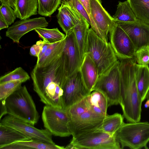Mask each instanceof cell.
Listing matches in <instances>:
<instances>
[{
	"mask_svg": "<svg viewBox=\"0 0 149 149\" xmlns=\"http://www.w3.org/2000/svg\"><path fill=\"white\" fill-rule=\"evenodd\" d=\"M121 84L119 104L123 116L129 123L140 121L143 102L135 80L134 58L119 60Z\"/></svg>",
	"mask_w": 149,
	"mask_h": 149,
	"instance_id": "cell-1",
	"label": "cell"
},
{
	"mask_svg": "<svg viewBox=\"0 0 149 149\" xmlns=\"http://www.w3.org/2000/svg\"><path fill=\"white\" fill-rule=\"evenodd\" d=\"M5 103L8 115L34 125L38 122L39 113L25 85L8 97Z\"/></svg>",
	"mask_w": 149,
	"mask_h": 149,
	"instance_id": "cell-2",
	"label": "cell"
},
{
	"mask_svg": "<svg viewBox=\"0 0 149 149\" xmlns=\"http://www.w3.org/2000/svg\"><path fill=\"white\" fill-rule=\"evenodd\" d=\"M86 53L97 65L99 76L118 60L110 43H106L91 27L88 31Z\"/></svg>",
	"mask_w": 149,
	"mask_h": 149,
	"instance_id": "cell-3",
	"label": "cell"
},
{
	"mask_svg": "<svg viewBox=\"0 0 149 149\" xmlns=\"http://www.w3.org/2000/svg\"><path fill=\"white\" fill-rule=\"evenodd\" d=\"M121 148L128 147L133 149H148L149 123L147 122L125 123L115 134Z\"/></svg>",
	"mask_w": 149,
	"mask_h": 149,
	"instance_id": "cell-4",
	"label": "cell"
},
{
	"mask_svg": "<svg viewBox=\"0 0 149 149\" xmlns=\"http://www.w3.org/2000/svg\"><path fill=\"white\" fill-rule=\"evenodd\" d=\"M120 84V72L118 60L99 76L92 91H97L101 93L107 99L108 107L116 105L119 102Z\"/></svg>",
	"mask_w": 149,
	"mask_h": 149,
	"instance_id": "cell-5",
	"label": "cell"
},
{
	"mask_svg": "<svg viewBox=\"0 0 149 149\" xmlns=\"http://www.w3.org/2000/svg\"><path fill=\"white\" fill-rule=\"evenodd\" d=\"M115 134L95 130L72 138L65 149H120Z\"/></svg>",
	"mask_w": 149,
	"mask_h": 149,
	"instance_id": "cell-6",
	"label": "cell"
},
{
	"mask_svg": "<svg viewBox=\"0 0 149 149\" xmlns=\"http://www.w3.org/2000/svg\"><path fill=\"white\" fill-rule=\"evenodd\" d=\"M42 118L45 129L52 135L64 137L71 135L68 128L70 118L67 109L45 105Z\"/></svg>",
	"mask_w": 149,
	"mask_h": 149,
	"instance_id": "cell-7",
	"label": "cell"
},
{
	"mask_svg": "<svg viewBox=\"0 0 149 149\" xmlns=\"http://www.w3.org/2000/svg\"><path fill=\"white\" fill-rule=\"evenodd\" d=\"M61 56L58 59L43 67L35 66L31 73L34 91L40 97L50 82L54 81L61 88L63 78L61 70Z\"/></svg>",
	"mask_w": 149,
	"mask_h": 149,
	"instance_id": "cell-8",
	"label": "cell"
},
{
	"mask_svg": "<svg viewBox=\"0 0 149 149\" xmlns=\"http://www.w3.org/2000/svg\"><path fill=\"white\" fill-rule=\"evenodd\" d=\"M65 38V44L61 56V69L64 79L79 70L81 65L73 29L66 34Z\"/></svg>",
	"mask_w": 149,
	"mask_h": 149,
	"instance_id": "cell-9",
	"label": "cell"
},
{
	"mask_svg": "<svg viewBox=\"0 0 149 149\" xmlns=\"http://www.w3.org/2000/svg\"><path fill=\"white\" fill-rule=\"evenodd\" d=\"M62 88L63 91V108L65 109L91 93L84 83L80 70L66 78L62 84Z\"/></svg>",
	"mask_w": 149,
	"mask_h": 149,
	"instance_id": "cell-10",
	"label": "cell"
},
{
	"mask_svg": "<svg viewBox=\"0 0 149 149\" xmlns=\"http://www.w3.org/2000/svg\"><path fill=\"white\" fill-rule=\"evenodd\" d=\"M109 42L118 59L134 58L136 50L130 38L116 22L109 31Z\"/></svg>",
	"mask_w": 149,
	"mask_h": 149,
	"instance_id": "cell-11",
	"label": "cell"
},
{
	"mask_svg": "<svg viewBox=\"0 0 149 149\" xmlns=\"http://www.w3.org/2000/svg\"><path fill=\"white\" fill-rule=\"evenodd\" d=\"M0 124L13 128L31 139L55 144L52 134L48 130L40 129L34 125L8 115L0 120Z\"/></svg>",
	"mask_w": 149,
	"mask_h": 149,
	"instance_id": "cell-12",
	"label": "cell"
},
{
	"mask_svg": "<svg viewBox=\"0 0 149 149\" xmlns=\"http://www.w3.org/2000/svg\"><path fill=\"white\" fill-rule=\"evenodd\" d=\"M105 116L89 110L79 116L71 119L68 128L72 138L96 130Z\"/></svg>",
	"mask_w": 149,
	"mask_h": 149,
	"instance_id": "cell-13",
	"label": "cell"
},
{
	"mask_svg": "<svg viewBox=\"0 0 149 149\" xmlns=\"http://www.w3.org/2000/svg\"><path fill=\"white\" fill-rule=\"evenodd\" d=\"M116 22L129 36L136 51L149 46V24L138 18L132 22Z\"/></svg>",
	"mask_w": 149,
	"mask_h": 149,
	"instance_id": "cell-14",
	"label": "cell"
},
{
	"mask_svg": "<svg viewBox=\"0 0 149 149\" xmlns=\"http://www.w3.org/2000/svg\"><path fill=\"white\" fill-rule=\"evenodd\" d=\"M48 24L44 17L20 19L8 28L6 35L14 42L18 44L21 38L26 33L37 28H45Z\"/></svg>",
	"mask_w": 149,
	"mask_h": 149,
	"instance_id": "cell-15",
	"label": "cell"
},
{
	"mask_svg": "<svg viewBox=\"0 0 149 149\" xmlns=\"http://www.w3.org/2000/svg\"><path fill=\"white\" fill-rule=\"evenodd\" d=\"M90 3L91 18L108 43L110 29L116 21L103 7L101 0H90Z\"/></svg>",
	"mask_w": 149,
	"mask_h": 149,
	"instance_id": "cell-16",
	"label": "cell"
},
{
	"mask_svg": "<svg viewBox=\"0 0 149 149\" xmlns=\"http://www.w3.org/2000/svg\"><path fill=\"white\" fill-rule=\"evenodd\" d=\"M58 11L56 16L58 23L66 34L84 18L68 0H62Z\"/></svg>",
	"mask_w": 149,
	"mask_h": 149,
	"instance_id": "cell-17",
	"label": "cell"
},
{
	"mask_svg": "<svg viewBox=\"0 0 149 149\" xmlns=\"http://www.w3.org/2000/svg\"><path fill=\"white\" fill-rule=\"evenodd\" d=\"M80 71L84 83L91 92L99 77L98 68L90 56L86 53Z\"/></svg>",
	"mask_w": 149,
	"mask_h": 149,
	"instance_id": "cell-18",
	"label": "cell"
},
{
	"mask_svg": "<svg viewBox=\"0 0 149 149\" xmlns=\"http://www.w3.org/2000/svg\"><path fill=\"white\" fill-rule=\"evenodd\" d=\"M65 43V38L62 40L52 44L35 65L38 67L47 66L58 59L61 55Z\"/></svg>",
	"mask_w": 149,
	"mask_h": 149,
	"instance_id": "cell-19",
	"label": "cell"
},
{
	"mask_svg": "<svg viewBox=\"0 0 149 149\" xmlns=\"http://www.w3.org/2000/svg\"><path fill=\"white\" fill-rule=\"evenodd\" d=\"M90 25L88 22L84 18L73 28L79 49L81 64L86 53L88 33Z\"/></svg>",
	"mask_w": 149,
	"mask_h": 149,
	"instance_id": "cell-20",
	"label": "cell"
},
{
	"mask_svg": "<svg viewBox=\"0 0 149 149\" xmlns=\"http://www.w3.org/2000/svg\"><path fill=\"white\" fill-rule=\"evenodd\" d=\"M136 84L142 102L146 99L149 90V67L148 66L135 65Z\"/></svg>",
	"mask_w": 149,
	"mask_h": 149,
	"instance_id": "cell-21",
	"label": "cell"
},
{
	"mask_svg": "<svg viewBox=\"0 0 149 149\" xmlns=\"http://www.w3.org/2000/svg\"><path fill=\"white\" fill-rule=\"evenodd\" d=\"M31 139L18 131L0 124V149L20 141Z\"/></svg>",
	"mask_w": 149,
	"mask_h": 149,
	"instance_id": "cell-22",
	"label": "cell"
},
{
	"mask_svg": "<svg viewBox=\"0 0 149 149\" xmlns=\"http://www.w3.org/2000/svg\"><path fill=\"white\" fill-rule=\"evenodd\" d=\"M15 10L17 17L20 19H26L37 14V0H14Z\"/></svg>",
	"mask_w": 149,
	"mask_h": 149,
	"instance_id": "cell-23",
	"label": "cell"
},
{
	"mask_svg": "<svg viewBox=\"0 0 149 149\" xmlns=\"http://www.w3.org/2000/svg\"><path fill=\"white\" fill-rule=\"evenodd\" d=\"M63 149L61 146L55 144L31 139L18 141L3 148L1 149Z\"/></svg>",
	"mask_w": 149,
	"mask_h": 149,
	"instance_id": "cell-24",
	"label": "cell"
},
{
	"mask_svg": "<svg viewBox=\"0 0 149 149\" xmlns=\"http://www.w3.org/2000/svg\"><path fill=\"white\" fill-rule=\"evenodd\" d=\"M124 118L123 115L117 113L107 115L96 130L113 136L124 123Z\"/></svg>",
	"mask_w": 149,
	"mask_h": 149,
	"instance_id": "cell-25",
	"label": "cell"
},
{
	"mask_svg": "<svg viewBox=\"0 0 149 149\" xmlns=\"http://www.w3.org/2000/svg\"><path fill=\"white\" fill-rule=\"evenodd\" d=\"M89 110L102 116L107 115L108 107L107 99L100 92L93 91L87 96Z\"/></svg>",
	"mask_w": 149,
	"mask_h": 149,
	"instance_id": "cell-26",
	"label": "cell"
},
{
	"mask_svg": "<svg viewBox=\"0 0 149 149\" xmlns=\"http://www.w3.org/2000/svg\"><path fill=\"white\" fill-rule=\"evenodd\" d=\"M113 17L117 22H132L137 19L127 0L118 2L116 10Z\"/></svg>",
	"mask_w": 149,
	"mask_h": 149,
	"instance_id": "cell-27",
	"label": "cell"
},
{
	"mask_svg": "<svg viewBox=\"0 0 149 149\" xmlns=\"http://www.w3.org/2000/svg\"><path fill=\"white\" fill-rule=\"evenodd\" d=\"M137 18L149 24V0H127Z\"/></svg>",
	"mask_w": 149,
	"mask_h": 149,
	"instance_id": "cell-28",
	"label": "cell"
},
{
	"mask_svg": "<svg viewBox=\"0 0 149 149\" xmlns=\"http://www.w3.org/2000/svg\"><path fill=\"white\" fill-rule=\"evenodd\" d=\"M35 31L43 40L51 44L62 40L65 36L57 28L52 29L40 28Z\"/></svg>",
	"mask_w": 149,
	"mask_h": 149,
	"instance_id": "cell-29",
	"label": "cell"
},
{
	"mask_svg": "<svg viewBox=\"0 0 149 149\" xmlns=\"http://www.w3.org/2000/svg\"><path fill=\"white\" fill-rule=\"evenodd\" d=\"M38 13L40 15L50 17L56 10L61 0H37Z\"/></svg>",
	"mask_w": 149,
	"mask_h": 149,
	"instance_id": "cell-30",
	"label": "cell"
},
{
	"mask_svg": "<svg viewBox=\"0 0 149 149\" xmlns=\"http://www.w3.org/2000/svg\"><path fill=\"white\" fill-rule=\"evenodd\" d=\"M30 78L27 72L22 68L19 67L1 76L0 84L14 81H20L24 83L29 80Z\"/></svg>",
	"mask_w": 149,
	"mask_h": 149,
	"instance_id": "cell-31",
	"label": "cell"
},
{
	"mask_svg": "<svg viewBox=\"0 0 149 149\" xmlns=\"http://www.w3.org/2000/svg\"><path fill=\"white\" fill-rule=\"evenodd\" d=\"M23 83L20 81H14L0 84V100H5L14 92L19 89Z\"/></svg>",
	"mask_w": 149,
	"mask_h": 149,
	"instance_id": "cell-32",
	"label": "cell"
},
{
	"mask_svg": "<svg viewBox=\"0 0 149 149\" xmlns=\"http://www.w3.org/2000/svg\"><path fill=\"white\" fill-rule=\"evenodd\" d=\"M70 120L78 117L89 110L87 96L67 109Z\"/></svg>",
	"mask_w": 149,
	"mask_h": 149,
	"instance_id": "cell-33",
	"label": "cell"
},
{
	"mask_svg": "<svg viewBox=\"0 0 149 149\" xmlns=\"http://www.w3.org/2000/svg\"><path fill=\"white\" fill-rule=\"evenodd\" d=\"M134 57L138 64L141 65L148 66L149 46L143 47L136 50Z\"/></svg>",
	"mask_w": 149,
	"mask_h": 149,
	"instance_id": "cell-34",
	"label": "cell"
},
{
	"mask_svg": "<svg viewBox=\"0 0 149 149\" xmlns=\"http://www.w3.org/2000/svg\"><path fill=\"white\" fill-rule=\"evenodd\" d=\"M1 14L9 25L14 23L17 17L15 10L10 6L2 3L0 7Z\"/></svg>",
	"mask_w": 149,
	"mask_h": 149,
	"instance_id": "cell-35",
	"label": "cell"
},
{
	"mask_svg": "<svg viewBox=\"0 0 149 149\" xmlns=\"http://www.w3.org/2000/svg\"><path fill=\"white\" fill-rule=\"evenodd\" d=\"M68 1L91 26L92 22L91 18L85 9L79 1V0H68Z\"/></svg>",
	"mask_w": 149,
	"mask_h": 149,
	"instance_id": "cell-36",
	"label": "cell"
},
{
	"mask_svg": "<svg viewBox=\"0 0 149 149\" xmlns=\"http://www.w3.org/2000/svg\"><path fill=\"white\" fill-rule=\"evenodd\" d=\"M84 7L85 8L89 15L92 22L91 27L94 31L96 34L103 40L104 39L98 29L95 23L93 21L91 17L90 9V0H79Z\"/></svg>",
	"mask_w": 149,
	"mask_h": 149,
	"instance_id": "cell-37",
	"label": "cell"
},
{
	"mask_svg": "<svg viewBox=\"0 0 149 149\" xmlns=\"http://www.w3.org/2000/svg\"><path fill=\"white\" fill-rule=\"evenodd\" d=\"M44 42V41L40 40L37 41L35 44L32 45L30 49V55L38 57Z\"/></svg>",
	"mask_w": 149,
	"mask_h": 149,
	"instance_id": "cell-38",
	"label": "cell"
},
{
	"mask_svg": "<svg viewBox=\"0 0 149 149\" xmlns=\"http://www.w3.org/2000/svg\"><path fill=\"white\" fill-rule=\"evenodd\" d=\"M0 119L4 115L7 114V110L5 100H0Z\"/></svg>",
	"mask_w": 149,
	"mask_h": 149,
	"instance_id": "cell-39",
	"label": "cell"
},
{
	"mask_svg": "<svg viewBox=\"0 0 149 149\" xmlns=\"http://www.w3.org/2000/svg\"><path fill=\"white\" fill-rule=\"evenodd\" d=\"M51 44L48 43L45 41L43 45L42 49L40 52L38 56L37 57V61L44 54L46 51L47 49Z\"/></svg>",
	"mask_w": 149,
	"mask_h": 149,
	"instance_id": "cell-40",
	"label": "cell"
},
{
	"mask_svg": "<svg viewBox=\"0 0 149 149\" xmlns=\"http://www.w3.org/2000/svg\"><path fill=\"white\" fill-rule=\"evenodd\" d=\"M9 26L3 16L0 14V30L8 28Z\"/></svg>",
	"mask_w": 149,
	"mask_h": 149,
	"instance_id": "cell-41",
	"label": "cell"
},
{
	"mask_svg": "<svg viewBox=\"0 0 149 149\" xmlns=\"http://www.w3.org/2000/svg\"><path fill=\"white\" fill-rule=\"evenodd\" d=\"M2 3L6 4L10 6L14 10L15 5L14 0H0Z\"/></svg>",
	"mask_w": 149,
	"mask_h": 149,
	"instance_id": "cell-42",
	"label": "cell"
},
{
	"mask_svg": "<svg viewBox=\"0 0 149 149\" xmlns=\"http://www.w3.org/2000/svg\"><path fill=\"white\" fill-rule=\"evenodd\" d=\"M144 106L146 108L149 107V100H147L144 104Z\"/></svg>",
	"mask_w": 149,
	"mask_h": 149,
	"instance_id": "cell-43",
	"label": "cell"
},
{
	"mask_svg": "<svg viewBox=\"0 0 149 149\" xmlns=\"http://www.w3.org/2000/svg\"><path fill=\"white\" fill-rule=\"evenodd\" d=\"M146 99L149 100V90L148 91L146 96Z\"/></svg>",
	"mask_w": 149,
	"mask_h": 149,
	"instance_id": "cell-44",
	"label": "cell"
}]
</instances>
